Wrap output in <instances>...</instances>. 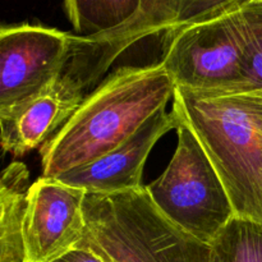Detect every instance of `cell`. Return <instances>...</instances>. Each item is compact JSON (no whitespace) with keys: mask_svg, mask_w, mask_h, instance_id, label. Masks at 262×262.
Listing matches in <instances>:
<instances>
[{"mask_svg":"<svg viewBox=\"0 0 262 262\" xmlns=\"http://www.w3.org/2000/svg\"><path fill=\"white\" fill-rule=\"evenodd\" d=\"M252 95L253 97H255V100L256 101H257V104H258V106H260V109H261V112H262V91H260V92H252Z\"/></svg>","mask_w":262,"mask_h":262,"instance_id":"obj_15","label":"cell"},{"mask_svg":"<svg viewBox=\"0 0 262 262\" xmlns=\"http://www.w3.org/2000/svg\"><path fill=\"white\" fill-rule=\"evenodd\" d=\"M179 119L165 107L146 120L135 135L101 158L67 171L55 179L90 193L112 194L142 187L145 163L151 150L169 130L178 128Z\"/></svg>","mask_w":262,"mask_h":262,"instance_id":"obj_8","label":"cell"},{"mask_svg":"<svg viewBox=\"0 0 262 262\" xmlns=\"http://www.w3.org/2000/svg\"><path fill=\"white\" fill-rule=\"evenodd\" d=\"M82 241L107 262H211V246L169 220L146 186L84 197Z\"/></svg>","mask_w":262,"mask_h":262,"instance_id":"obj_3","label":"cell"},{"mask_svg":"<svg viewBox=\"0 0 262 262\" xmlns=\"http://www.w3.org/2000/svg\"><path fill=\"white\" fill-rule=\"evenodd\" d=\"M238 22L245 42L248 69L241 94L262 91V0H238Z\"/></svg>","mask_w":262,"mask_h":262,"instance_id":"obj_13","label":"cell"},{"mask_svg":"<svg viewBox=\"0 0 262 262\" xmlns=\"http://www.w3.org/2000/svg\"><path fill=\"white\" fill-rule=\"evenodd\" d=\"M173 112L211 160L235 216L262 223V112L255 97L176 89Z\"/></svg>","mask_w":262,"mask_h":262,"instance_id":"obj_2","label":"cell"},{"mask_svg":"<svg viewBox=\"0 0 262 262\" xmlns=\"http://www.w3.org/2000/svg\"><path fill=\"white\" fill-rule=\"evenodd\" d=\"M30 173L25 164L12 163L0 179V262H28L25 217Z\"/></svg>","mask_w":262,"mask_h":262,"instance_id":"obj_9","label":"cell"},{"mask_svg":"<svg viewBox=\"0 0 262 262\" xmlns=\"http://www.w3.org/2000/svg\"><path fill=\"white\" fill-rule=\"evenodd\" d=\"M53 262H107L99 253L90 248L86 243L81 242L73 250L68 251Z\"/></svg>","mask_w":262,"mask_h":262,"instance_id":"obj_14","label":"cell"},{"mask_svg":"<svg viewBox=\"0 0 262 262\" xmlns=\"http://www.w3.org/2000/svg\"><path fill=\"white\" fill-rule=\"evenodd\" d=\"M86 191L41 177L27 194L25 242L28 262H53L84 239Z\"/></svg>","mask_w":262,"mask_h":262,"instance_id":"obj_7","label":"cell"},{"mask_svg":"<svg viewBox=\"0 0 262 262\" xmlns=\"http://www.w3.org/2000/svg\"><path fill=\"white\" fill-rule=\"evenodd\" d=\"M211 251V262H262V223L233 217Z\"/></svg>","mask_w":262,"mask_h":262,"instance_id":"obj_12","label":"cell"},{"mask_svg":"<svg viewBox=\"0 0 262 262\" xmlns=\"http://www.w3.org/2000/svg\"><path fill=\"white\" fill-rule=\"evenodd\" d=\"M174 92L161 63L117 69L41 146L42 177L56 178L114 150L164 109Z\"/></svg>","mask_w":262,"mask_h":262,"instance_id":"obj_1","label":"cell"},{"mask_svg":"<svg viewBox=\"0 0 262 262\" xmlns=\"http://www.w3.org/2000/svg\"><path fill=\"white\" fill-rule=\"evenodd\" d=\"M237 3L166 36L160 63L176 89L197 95L242 92L248 61L235 12Z\"/></svg>","mask_w":262,"mask_h":262,"instance_id":"obj_4","label":"cell"},{"mask_svg":"<svg viewBox=\"0 0 262 262\" xmlns=\"http://www.w3.org/2000/svg\"><path fill=\"white\" fill-rule=\"evenodd\" d=\"M69 33L40 25L0 30V119L19 113L55 81Z\"/></svg>","mask_w":262,"mask_h":262,"instance_id":"obj_6","label":"cell"},{"mask_svg":"<svg viewBox=\"0 0 262 262\" xmlns=\"http://www.w3.org/2000/svg\"><path fill=\"white\" fill-rule=\"evenodd\" d=\"M177 132L178 146L168 168L146 189L169 220L211 246L235 217L234 209L219 174L191 128L179 119Z\"/></svg>","mask_w":262,"mask_h":262,"instance_id":"obj_5","label":"cell"},{"mask_svg":"<svg viewBox=\"0 0 262 262\" xmlns=\"http://www.w3.org/2000/svg\"><path fill=\"white\" fill-rule=\"evenodd\" d=\"M74 35L90 37L109 32L138 14L141 0H64Z\"/></svg>","mask_w":262,"mask_h":262,"instance_id":"obj_11","label":"cell"},{"mask_svg":"<svg viewBox=\"0 0 262 262\" xmlns=\"http://www.w3.org/2000/svg\"><path fill=\"white\" fill-rule=\"evenodd\" d=\"M238 0H141L138 14L127 23L146 36L173 33L179 28L223 12Z\"/></svg>","mask_w":262,"mask_h":262,"instance_id":"obj_10","label":"cell"}]
</instances>
